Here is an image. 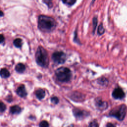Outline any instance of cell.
<instances>
[{
    "instance_id": "4",
    "label": "cell",
    "mask_w": 127,
    "mask_h": 127,
    "mask_svg": "<svg viewBox=\"0 0 127 127\" xmlns=\"http://www.w3.org/2000/svg\"><path fill=\"white\" fill-rule=\"evenodd\" d=\"M127 112L126 106L124 104L121 105L118 108L112 110L110 113V116L114 117L120 121H122L125 117Z\"/></svg>"
},
{
    "instance_id": "21",
    "label": "cell",
    "mask_w": 127,
    "mask_h": 127,
    "mask_svg": "<svg viewBox=\"0 0 127 127\" xmlns=\"http://www.w3.org/2000/svg\"><path fill=\"white\" fill-rule=\"evenodd\" d=\"M97 19L96 18H94L93 19V31L94 32L95 31L96 26H97Z\"/></svg>"
},
{
    "instance_id": "18",
    "label": "cell",
    "mask_w": 127,
    "mask_h": 127,
    "mask_svg": "<svg viewBox=\"0 0 127 127\" xmlns=\"http://www.w3.org/2000/svg\"><path fill=\"white\" fill-rule=\"evenodd\" d=\"M49 123L46 121H43L39 124V127H49Z\"/></svg>"
},
{
    "instance_id": "14",
    "label": "cell",
    "mask_w": 127,
    "mask_h": 127,
    "mask_svg": "<svg viewBox=\"0 0 127 127\" xmlns=\"http://www.w3.org/2000/svg\"><path fill=\"white\" fill-rule=\"evenodd\" d=\"M0 75L3 78H7L10 76V73L7 69L3 68L0 70Z\"/></svg>"
},
{
    "instance_id": "9",
    "label": "cell",
    "mask_w": 127,
    "mask_h": 127,
    "mask_svg": "<svg viewBox=\"0 0 127 127\" xmlns=\"http://www.w3.org/2000/svg\"><path fill=\"white\" fill-rule=\"evenodd\" d=\"M73 113L76 117L78 118H82L85 115L84 111L79 109H74L73 110Z\"/></svg>"
},
{
    "instance_id": "5",
    "label": "cell",
    "mask_w": 127,
    "mask_h": 127,
    "mask_svg": "<svg viewBox=\"0 0 127 127\" xmlns=\"http://www.w3.org/2000/svg\"><path fill=\"white\" fill-rule=\"evenodd\" d=\"M52 58L55 63L60 64L65 63L66 60V56L64 52L61 51H57L53 54Z\"/></svg>"
},
{
    "instance_id": "23",
    "label": "cell",
    "mask_w": 127,
    "mask_h": 127,
    "mask_svg": "<svg viewBox=\"0 0 127 127\" xmlns=\"http://www.w3.org/2000/svg\"><path fill=\"white\" fill-rule=\"evenodd\" d=\"M44 3L46 4L49 7H51L52 6V3L51 0H43Z\"/></svg>"
},
{
    "instance_id": "2",
    "label": "cell",
    "mask_w": 127,
    "mask_h": 127,
    "mask_svg": "<svg viewBox=\"0 0 127 127\" xmlns=\"http://www.w3.org/2000/svg\"><path fill=\"white\" fill-rule=\"evenodd\" d=\"M37 64L43 68H47L49 65V58L48 53L43 47L39 46L37 49L35 55Z\"/></svg>"
},
{
    "instance_id": "7",
    "label": "cell",
    "mask_w": 127,
    "mask_h": 127,
    "mask_svg": "<svg viewBox=\"0 0 127 127\" xmlns=\"http://www.w3.org/2000/svg\"><path fill=\"white\" fill-rule=\"evenodd\" d=\"M17 93L21 97H24L25 96H26L27 94L25 86L23 84L20 85L18 88L17 90Z\"/></svg>"
},
{
    "instance_id": "11",
    "label": "cell",
    "mask_w": 127,
    "mask_h": 127,
    "mask_svg": "<svg viewBox=\"0 0 127 127\" xmlns=\"http://www.w3.org/2000/svg\"><path fill=\"white\" fill-rule=\"evenodd\" d=\"M22 109L18 105H14L12 106L10 108V112L13 114H19L21 112Z\"/></svg>"
},
{
    "instance_id": "25",
    "label": "cell",
    "mask_w": 127,
    "mask_h": 127,
    "mask_svg": "<svg viewBox=\"0 0 127 127\" xmlns=\"http://www.w3.org/2000/svg\"><path fill=\"white\" fill-rule=\"evenodd\" d=\"M106 127H115V125L111 123H109L106 125Z\"/></svg>"
},
{
    "instance_id": "24",
    "label": "cell",
    "mask_w": 127,
    "mask_h": 127,
    "mask_svg": "<svg viewBox=\"0 0 127 127\" xmlns=\"http://www.w3.org/2000/svg\"><path fill=\"white\" fill-rule=\"evenodd\" d=\"M4 35L2 34H0V43H1L4 42Z\"/></svg>"
},
{
    "instance_id": "26",
    "label": "cell",
    "mask_w": 127,
    "mask_h": 127,
    "mask_svg": "<svg viewBox=\"0 0 127 127\" xmlns=\"http://www.w3.org/2000/svg\"><path fill=\"white\" fill-rule=\"evenodd\" d=\"M4 16V13L2 11H0V16L1 17H3Z\"/></svg>"
},
{
    "instance_id": "1",
    "label": "cell",
    "mask_w": 127,
    "mask_h": 127,
    "mask_svg": "<svg viewBox=\"0 0 127 127\" xmlns=\"http://www.w3.org/2000/svg\"><path fill=\"white\" fill-rule=\"evenodd\" d=\"M39 29L44 32H50L56 26V22L53 18L45 16H40L38 19Z\"/></svg>"
},
{
    "instance_id": "12",
    "label": "cell",
    "mask_w": 127,
    "mask_h": 127,
    "mask_svg": "<svg viewBox=\"0 0 127 127\" xmlns=\"http://www.w3.org/2000/svg\"><path fill=\"white\" fill-rule=\"evenodd\" d=\"M36 97L39 100H41L44 98L45 96V91L42 89H39L36 91Z\"/></svg>"
},
{
    "instance_id": "22",
    "label": "cell",
    "mask_w": 127,
    "mask_h": 127,
    "mask_svg": "<svg viewBox=\"0 0 127 127\" xmlns=\"http://www.w3.org/2000/svg\"><path fill=\"white\" fill-rule=\"evenodd\" d=\"M51 102L55 104H57L59 103V99L57 97H53L51 99Z\"/></svg>"
},
{
    "instance_id": "15",
    "label": "cell",
    "mask_w": 127,
    "mask_h": 127,
    "mask_svg": "<svg viewBox=\"0 0 127 127\" xmlns=\"http://www.w3.org/2000/svg\"><path fill=\"white\" fill-rule=\"evenodd\" d=\"M22 40L21 38H17L13 41V44L17 48H20L22 46Z\"/></svg>"
},
{
    "instance_id": "13",
    "label": "cell",
    "mask_w": 127,
    "mask_h": 127,
    "mask_svg": "<svg viewBox=\"0 0 127 127\" xmlns=\"http://www.w3.org/2000/svg\"><path fill=\"white\" fill-rule=\"evenodd\" d=\"M25 69H26V67H25V66L23 65L22 63H19L16 66V68H15V69H16V70L18 73H23Z\"/></svg>"
},
{
    "instance_id": "19",
    "label": "cell",
    "mask_w": 127,
    "mask_h": 127,
    "mask_svg": "<svg viewBox=\"0 0 127 127\" xmlns=\"http://www.w3.org/2000/svg\"><path fill=\"white\" fill-rule=\"evenodd\" d=\"M6 109V106L3 102H0V112H3Z\"/></svg>"
},
{
    "instance_id": "17",
    "label": "cell",
    "mask_w": 127,
    "mask_h": 127,
    "mask_svg": "<svg viewBox=\"0 0 127 127\" xmlns=\"http://www.w3.org/2000/svg\"><path fill=\"white\" fill-rule=\"evenodd\" d=\"M104 32H105V29L103 27L102 23H101L100 24V25L98 27V33H99V35H101V34H103L104 33Z\"/></svg>"
},
{
    "instance_id": "27",
    "label": "cell",
    "mask_w": 127,
    "mask_h": 127,
    "mask_svg": "<svg viewBox=\"0 0 127 127\" xmlns=\"http://www.w3.org/2000/svg\"><path fill=\"white\" fill-rule=\"evenodd\" d=\"M68 127H74V126H73V125H70L69 126H68Z\"/></svg>"
},
{
    "instance_id": "3",
    "label": "cell",
    "mask_w": 127,
    "mask_h": 127,
    "mask_svg": "<svg viewBox=\"0 0 127 127\" xmlns=\"http://www.w3.org/2000/svg\"><path fill=\"white\" fill-rule=\"evenodd\" d=\"M55 74L58 80L61 82H69L72 76L70 70L66 67H61L58 69L56 70Z\"/></svg>"
},
{
    "instance_id": "10",
    "label": "cell",
    "mask_w": 127,
    "mask_h": 127,
    "mask_svg": "<svg viewBox=\"0 0 127 127\" xmlns=\"http://www.w3.org/2000/svg\"><path fill=\"white\" fill-rule=\"evenodd\" d=\"M77 97H78V101H82V100H83L84 96L83 95H82V94L79 93L78 92H75L74 93L73 95H72V97H71L72 100L74 101H77Z\"/></svg>"
},
{
    "instance_id": "16",
    "label": "cell",
    "mask_w": 127,
    "mask_h": 127,
    "mask_svg": "<svg viewBox=\"0 0 127 127\" xmlns=\"http://www.w3.org/2000/svg\"><path fill=\"white\" fill-rule=\"evenodd\" d=\"M63 2L68 5V6H72L77 1V0H62Z\"/></svg>"
},
{
    "instance_id": "6",
    "label": "cell",
    "mask_w": 127,
    "mask_h": 127,
    "mask_svg": "<svg viewBox=\"0 0 127 127\" xmlns=\"http://www.w3.org/2000/svg\"><path fill=\"white\" fill-rule=\"evenodd\" d=\"M112 96L113 98L116 99H122L125 97V93L123 90L120 88H117L113 91Z\"/></svg>"
},
{
    "instance_id": "8",
    "label": "cell",
    "mask_w": 127,
    "mask_h": 127,
    "mask_svg": "<svg viewBox=\"0 0 127 127\" xmlns=\"http://www.w3.org/2000/svg\"><path fill=\"white\" fill-rule=\"evenodd\" d=\"M96 105L97 107L100 109V110H104L107 108L108 106L107 103L106 102H104V101H102V100L101 99H96Z\"/></svg>"
},
{
    "instance_id": "28",
    "label": "cell",
    "mask_w": 127,
    "mask_h": 127,
    "mask_svg": "<svg viewBox=\"0 0 127 127\" xmlns=\"http://www.w3.org/2000/svg\"><path fill=\"white\" fill-rule=\"evenodd\" d=\"M93 1H94V0H93Z\"/></svg>"
},
{
    "instance_id": "20",
    "label": "cell",
    "mask_w": 127,
    "mask_h": 127,
    "mask_svg": "<svg viewBox=\"0 0 127 127\" xmlns=\"http://www.w3.org/2000/svg\"><path fill=\"white\" fill-rule=\"evenodd\" d=\"M89 127H99V125L96 121H93L90 123Z\"/></svg>"
}]
</instances>
